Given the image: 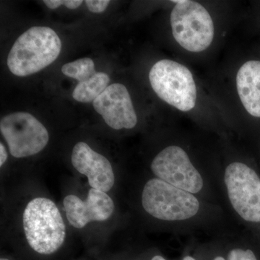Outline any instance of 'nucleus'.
I'll return each instance as SVG.
<instances>
[{
  "label": "nucleus",
  "mask_w": 260,
  "mask_h": 260,
  "mask_svg": "<svg viewBox=\"0 0 260 260\" xmlns=\"http://www.w3.org/2000/svg\"><path fill=\"white\" fill-rule=\"evenodd\" d=\"M61 42L49 27L35 26L24 32L13 44L8 57L13 74L28 76L47 68L60 54Z\"/></svg>",
  "instance_id": "obj_1"
},
{
  "label": "nucleus",
  "mask_w": 260,
  "mask_h": 260,
  "mask_svg": "<svg viewBox=\"0 0 260 260\" xmlns=\"http://www.w3.org/2000/svg\"><path fill=\"white\" fill-rule=\"evenodd\" d=\"M23 225L28 245L38 254H54L64 243V220L55 203L48 198L29 202L24 210Z\"/></svg>",
  "instance_id": "obj_2"
},
{
  "label": "nucleus",
  "mask_w": 260,
  "mask_h": 260,
  "mask_svg": "<svg viewBox=\"0 0 260 260\" xmlns=\"http://www.w3.org/2000/svg\"><path fill=\"white\" fill-rule=\"evenodd\" d=\"M175 3L170 16L173 37L183 49L199 53L211 45L215 35L213 18L198 2L173 0Z\"/></svg>",
  "instance_id": "obj_3"
},
{
  "label": "nucleus",
  "mask_w": 260,
  "mask_h": 260,
  "mask_svg": "<svg viewBox=\"0 0 260 260\" xmlns=\"http://www.w3.org/2000/svg\"><path fill=\"white\" fill-rule=\"evenodd\" d=\"M150 85L161 100L181 112L192 110L196 105L197 86L190 70L170 59H162L149 73Z\"/></svg>",
  "instance_id": "obj_4"
},
{
  "label": "nucleus",
  "mask_w": 260,
  "mask_h": 260,
  "mask_svg": "<svg viewBox=\"0 0 260 260\" xmlns=\"http://www.w3.org/2000/svg\"><path fill=\"white\" fill-rule=\"evenodd\" d=\"M145 211L159 220H184L198 213L200 203L194 195L154 178L145 184L142 193Z\"/></svg>",
  "instance_id": "obj_5"
},
{
  "label": "nucleus",
  "mask_w": 260,
  "mask_h": 260,
  "mask_svg": "<svg viewBox=\"0 0 260 260\" xmlns=\"http://www.w3.org/2000/svg\"><path fill=\"white\" fill-rule=\"evenodd\" d=\"M0 130L9 147L10 154L17 158L40 153L49 140L44 124L26 112L12 113L2 118Z\"/></svg>",
  "instance_id": "obj_6"
},
{
  "label": "nucleus",
  "mask_w": 260,
  "mask_h": 260,
  "mask_svg": "<svg viewBox=\"0 0 260 260\" xmlns=\"http://www.w3.org/2000/svg\"><path fill=\"white\" fill-rule=\"evenodd\" d=\"M228 195L233 208L241 218L249 222H260V179L246 164L234 162L224 174Z\"/></svg>",
  "instance_id": "obj_7"
},
{
  "label": "nucleus",
  "mask_w": 260,
  "mask_h": 260,
  "mask_svg": "<svg viewBox=\"0 0 260 260\" xmlns=\"http://www.w3.org/2000/svg\"><path fill=\"white\" fill-rule=\"evenodd\" d=\"M151 170L158 179L191 194L199 192L204 185L185 150L177 145L162 150L154 158Z\"/></svg>",
  "instance_id": "obj_8"
},
{
  "label": "nucleus",
  "mask_w": 260,
  "mask_h": 260,
  "mask_svg": "<svg viewBox=\"0 0 260 260\" xmlns=\"http://www.w3.org/2000/svg\"><path fill=\"white\" fill-rule=\"evenodd\" d=\"M93 107L112 129H133L138 123L129 91L122 84L109 85L94 101Z\"/></svg>",
  "instance_id": "obj_9"
},
{
  "label": "nucleus",
  "mask_w": 260,
  "mask_h": 260,
  "mask_svg": "<svg viewBox=\"0 0 260 260\" xmlns=\"http://www.w3.org/2000/svg\"><path fill=\"white\" fill-rule=\"evenodd\" d=\"M63 205L69 223L75 229H83L90 222L105 221L114 210L113 200L107 192L90 189L85 201L74 194L68 195Z\"/></svg>",
  "instance_id": "obj_10"
},
{
  "label": "nucleus",
  "mask_w": 260,
  "mask_h": 260,
  "mask_svg": "<svg viewBox=\"0 0 260 260\" xmlns=\"http://www.w3.org/2000/svg\"><path fill=\"white\" fill-rule=\"evenodd\" d=\"M71 160L75 169L88 178L89 185L93 189L104 192L112 189L115 177L112 164L87 143L80 142L75 145Z\"/></svg>",
  "instance_id": "obj_11"
},
{
  "label": "nucleus",
  "mask_w": 260,
  "mask_h": 260,
  "mask_svg": "<svg viewBox=\"0 0 260 260\" xmlns=\"http://www.w3.org/2000/svg\"><path fill=\"white\" fill-rule=\"evenodd\" d=\"M237 88L246 112L260 118V61H246L238 70Z\"/></svg>",
  "instance_id": "obj_12"
},
{
  "label": "nucleus",
  "mask_w": 260,
  "mask_h": 260,
  "mask_svg": "<svg viewBox=\"0 0 260 260\" xmlns=\"http://www.w3.org/2000/svg\"><path fill=\"white\" fill-rule=\"evenodd\" d=\"M109 82V75L97 72L90 79L78 83L73 93V99L78 102H93L107 88Z\"/></svg>",
  "instance_id": "obj_13"
},
{
  "label": "nucleus",
  "mask_w": 260,
  "mask_h": 260,
  "mask_svg": "<svg viewBox=\"0 0 260 260\" xmlns=\"http://www.w3.org/2000/svg\"><path fill=\"white\" fill-rule=\"evenodd\" d=\"M61 73L82 83L91 78L97 72L94 61L90 58H83L63 65Z\"/></svg>",
  "instance_id": "obj_14"
},
{
  "label": "nucleus",
  "mask_w": 260,
  "mask_h": 260,
  "mask_svg": "<svg viewBox=\"0 0 260 260\" xmlns=\"http://www.w3.org/2000/svg\"><path fill=\"white\" fill-rule=\"evenodd\" d=\"M229 260H257L254 252L250 249L243 250L242 249H234L228 255Z\"/></svg>",
  "instance_id": "obj_15"
},
{
  "label": "nucleus",
  "mask_w": 260,
  "mask_h": 260,
  "mask_svg": "<svg viewBox=\"0 0 260 260\" xmlns=\"http://www.w3.org/2000/svg\"><path fill=\"white\" fill-rule=\"evenodd\" d=\"M85 4L88 10L94 13H101L105 11L109 6L110 1L109 0H86Z\"/></svg>",
  "instance_id": "obj_16"
},
{
  "label": "nucleus",
  "mask_w": 260,
  "mask_h": 260,
  "mask_svg": "<svg viewBox=\"0 0 260 260\" xmlns=\"http://www.w3.org/2000/svg\"><path fill=\"white\" fill-rule=\"evenodd\" d=\"M68 0H44V3L48 8L50 9H56L61 5H64L65 7L68 5Z\"/></svg>",
  "instance_id": "obj_17"
},
{
  "label": "nucleus",
  "mask_w": 260,
  "mask_h": 260,
  "mask_svg": "<svg viewBox=\"0 0 260 260\" xmlns=\"http://www.w3.org/2000/svg\"><path fill=\"white\" fill-rule=\"evenodd\" d=\"M8 154L6 148L3 143H0V167H3L7 159H8Z\"/></svg>",
  "instance_id": "obj_18"
},
{
  "label": "nucleus",
  "mask_w": 260,
  "mask_h": 260,
  "mask_svg": "<svg viewBox=\"0 0 260 260\" xmlns=\"http://www.w3.org/2000/svg\"><path fill=\"white\" fill-rule=\"evenodd\" d=\"M151 260H167L165 259V258L162 257V256L160 255H156L155 256H153V258H152Z\"/></svg>",
  "instance_id": "obj_19"
},
{
  "label": "nucleus",
  "mask_w": 260,
  "mask_h": 260,
  "mask_svg": "<svg viewBox=\"0 0 260 260\" xmlns=\"http://www.w3.org/2000/svg\"><path fill=\"white\" fill-rule=\"evenodd\" d=\"M182 260H195V259L193 258L192 256H186Z\"/></svg>",
  "instance_id": "obj_20"
},
{
  "label": "nucleus",
  "mask_w": 260,
  "mask_h": 260,
  "mask_svg": "<svg viewBox=\"0 0 260 260\" xmlns=\"http://www.w3.org/2000/svg\"><path fill=\"white\" fill-rule=\"evenodd\" d=\"M213 260H225L224 259L223 257H222V256H216V257Z\"/></svg>",
  "instance_id": "obj_21"
},
{
  "label": "nucleus",
  "mask_w": 260,
  "mask_h": 260,
  "mask_svg": "<svg viewBox=\"0 0 260 260\" xmlns=\"http://www.w3.org/2000/svg\"><path fill=\"white\" fill-rule=\"evenodd\" d=\"M0 260H9L8 259H7V258L2 257Z\"/></svg>",
  "instance_id": "obj_22"
}]
</instances>
